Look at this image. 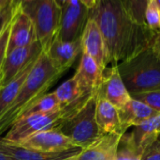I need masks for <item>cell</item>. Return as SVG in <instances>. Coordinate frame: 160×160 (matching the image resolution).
Listing matches in <instances>:
<instances>
[{"label":"cell","mask_w":160,"mask_h":160,"mask_svg":"<svg viewBox=\"0 0 160 160\" xmlns=\"http://www.w3.org/2000/svg\"><path fill=\"white\" fill-rule=\"evenodd\" d=\"M88 18L94 20L103 37L108 64L117 66L152 47L158 35L136 22L123 0H96Z\"/></svg>","instance_id":"cell-1"},{"label":"cell","mask_w":160,"mask_h":160,"mask_svg":"<svg viewBox=\"0 0 160 160\" xmlns=\"http://www.w3.org/2000/svg\"><path fill=\"white\" fill-rule=\"evenodd\" d=\"M62 74L53 67L47 53L43 51L17 96L0 116V135L9 129L37 100L47 93Z\"/></svg>","instance_id":"cell-2"},{"label":"cell","mask_w":160,"mask_h":160,"mask_svg":"<svg viewBox=\"0 0 160 160\" xmlns=\"http://www.w3.org/2000/svg\"><path fill=\"white\" fill-rule=\"evenodd\" d=\"M98 89L78 106L72 108H66L68 115L64 117L59 127V130L75 146L82 149L88 147L102 136L96 120Z\"/></svg>","instance_id":"cell-3"},{"label":"cell","mask_w":160,"mask_h":160,"mask_svg":"<svg viewBox=\"0 0 160 160\" xmlns=\"http://www.w3.org/2000/svg\"><path fill=\"white\" fill-rule=\"evenodd\" d=\"M117 69L130 94L160 90V59L152 47L119 63Z\"/></svg>","instance_id":"cell-4"},{"label":"cell","mask_w":160,"mask_h":160,"mask_svg":"<svg viewBox=\"0 0 160 160\" xmlns=\"http://www.w3.org/2000/svg\"><path fill=\"white\" fill-rule=\"evenodd\" d=\"M32 20L38 41L47 51L60 26L61 8L55 0H15Z\"/></svg>","instance_id":"cell-5"},{"label":"cell","mask_w":160,"mask_h":160,"mask_svg":"<svg viewBox=\"0 0 160 160\" xmlns=\"http://www.w3.org/2000/svg\"><path fill=\"white\" fill-rule=\"evenodd\" d=\"M67 111L64 108L44 115H31L18 120L2 140L8 143L21 144L37 133L60 127Z\"/></svg>","instance_id":"cell-6"},{"label":"cell","mask_w":160,"mask_h":160,"mask_svg":"<svg viewBox=\"0 0 160 160\" xmlns=\"http://www.w3.org/2000/svg\"><path fill=\"white\" fill-rule=\"evenodd\" d=\"M88 14L89 8L80 0H69L61 8L57 37L63 41H72L81 38Z\"/></svg>","instance_id":"cell-7"},{"label":"cell","mask_w":160,"mask_h":160,"mask_svg":"<svg viewBox=\"0 0 160 160\" xmlns=\"http://www.w3.org/2000/svg\"><path fill=\"white\" fill-rule=\"evenodd\" d=\"M42 52V46L40 42L37 41L28 46L20 47L8 53L0 71L1 87L15 78L22 70L34 62Z\"/></svg>","instance_id":"cell-8"},{"label":"cell","mask_w":160,"mask_h":160,"mask_svg":"<svg viewBox=\"0 0 160 160\" xmlns=\"http://www.w3.org/2000/svg\"><path fill=\"white\" fill-rule=\"evenodd\" d=\"M37 41V32L32 20L14 0L7 54L14 49L28 46Z\"/></svg>","instance_id":"cell-9"},{"label":"cell","mask_w":160,"mask_h":160,"mask_svg":"<svg viewBox=\"0 0 160 160\" xmlns=\"http://www.w3.org/2000/svg\"><path fill=\"white\" fill-rule=\"evenodd\" d=\"M82 150V148L73 147L61 152H42L8 143L0 139V152L10 160H73Z\"/></svg>","instance_id":"cell-10"},{"label":"cell","mask_w":160,"mask_h":160,"mask_svg":"<svg viewBox=\"0 0 160 160\" xmlns=\"http://www.w3.org/2000/svg\"><path fill=\"white\" fill-rule=\"evenodd\" d=\"M98 92L117 109L122 108L131 100L130 93L120 76L117 66L107 67L103 71Z\"/></svg>","instance_id":"cell-11"},{"label":"cell","mask_w":160,"mask_h":160,"mask_svg":"<svg viewBox=\"0 0 160 160\" xmlns=\"http://www.w3.org/2000/svg\"><path fill=\"white\" fill-rule=\"evenodd\" d=\"M53 67L64 74L75 62L77 57L82 53L81 38L72 41H63L57 36L45 51Z\"/></svg>","instance_id":"cell-12"},{"label":"cell","mask_w":160,"mask_h":160,"mask_svg":"<svg viewBox=\"0 0 160 160\" xmlns=\"http://www.w3.org/2000/svg\"><path fill=\"white\" fill-rule=\"evenodd\" d=\"M82 53L91 57L104 71L108 66L107 51L103 37L96 22L88 18L81 36Z\"/></svg>","instance_id":"cell-13"},{"label":"cell","mask_w":160,"mask_h":160,"mask_svg":"<svg viewBox=\"0 0 160 160\" xmlns=\"http://www.w3.org/2000/svg\"><path fill=\"white\" fill-rule=\"evenodd\" d=\"M19 145L42 152H61L77 147L58 128L37 133Z\"/></svg>","instance_id":"cell-14"},{"label":"cell","mask_w":160,"mask_h":160,"mask_svg":"<svg viewBox=\"0 0 160 160\" xmlns=\"http://www.w3.org/2000/svg\"><path fill=\"white\" fill-rule=\"evenodd\" d=\"M123 135L111 133L103 134L73 160H116L117 148Z\"/></svg>","instance_id":"cell-15"},{"label":"cell","mask_w":160,"mask_h":160,"mask_svg":"<svg viewBox=\"0 0 160 160\" xmlns=\"http://www.w3.org/2000/svg\"><path fill=\"white\" fill-rule=\"evenodd\" d=\"M118 113L121 124V131L124 135L129 127L138 126L159 112H157L143 103L131 98L126 106L118 109Z\"/></svg>","instance_id":"cell-16"},{"label":"cell","mask_w":160,"mask_h":160,"mask_svg":"<svg viewBox=\"0 0 160 160\" xmlns=\"http://www.w3.org/2000/svg\"><path fill=\"white\" fill-rule=\"evenodd\" d=\"M103 71L98 67L97 62L88 55L82 53L79 66L74 74L82 90L93 92L100 86Z\"/></svg>","instance_id":"cell-17"},{"label":"cell","mask_w":160,"mask_h":160,"mask_svg":"<svg viewBox=\"0 0 160 160\" xmlns=\"http://www.w3.org/2000/svg\"><path fill=\"white\" fill-rule=\"evenodd\" d=\"M129 134L135 149L141 156H142L144 150L148 146L159 140L160 112L140 125L135 126L134 130Z\"/></svg>","instance_id":"cell-18"},{"label":"cell","mask_w":160,"mask_h":160,"mask_svg":"<svg viewBox=\"0 0 160 160\" xmlns=\"http://www.w3.org/2000/svg\"><path fill=\"white\" fill-rule=\"evenodd\" d=\"M96 120L101 134H122L118 109L109 101L98 94Z\"/></svg>","instance_id":"cell-19"},{"label":"cell","mask_w":160,"mask_h":160,"mask_svg":"<svg viewBox=\"0 0 160 160\" xmlns=\"http://www.w3.org/2000/svg\"><path fill=\"white\" fill-rule=\"evenodd\" d=\"M54 93L60 104V107L66 108L82 100V98L91 94L92 92H88L82 90V88L73 75L71 78L68 79L63 84H61L54 91Z\"/></svg>","instance_id":"cell-20"},{"label":"cell","mask_w":160,"mask_h":160,"mask_svg":"<svg viewBox=\"0 0 160 160\" xmlns=\"http://www.w3.org/2000/svg\"><path fill=\"white\" fill-rule=\"evenodd\" d=\"M38 59V58H37ZM37 59L32 62L28 67L22 70L15 78H13L9 83L0 88V116L5 112L8 107L12 103L14 98L17 96L18 92L20 91L22 86L23 85L24 81L26 80L29 73L31 72L34 64L36 63Z\"/></svg>","instance_id":"cell-21"},{"label":"cell","mask_w":160,"mask_h":160,"mask_svg":"<svg viewBox=\"0 0 160 160\" xmlns=\"http://www.w3.org/2000/svg\"><path fill=\"white\" fill-rule=\"evenodd\" d=\"M62 108L60 104L56 98L54 91L47 92L43 96H41L38 100H37L22 116L27 117L31 115H44L54 112L58 109Z\"/></svg>","instance_id":"cell-22"},{"label":"cell","mask_w":160,"mask_h":160,"mask_svg":"<svg viewBox=\"0 0 160 160\" xmlns=\"http://www.w3.org/2000/svg\"><path fill=\"white\" fill-rule=\"evenodd\" d=\"M116 160H142V156L135 149L130 134H124L119 141Z\"/></svg>","instance_id":"cell-23"},{"label":"cell","mask_w":160,"mask_h":160,"mask_svg":"<svg viewBox=\"0 0 160 160\" xmlns=\"http://www.w3.org/2000/svg\"><path fill=\"white\" fill-rule=\"evenodd\" d=\"M150 0H123L128 11L136 22L142 25H146L144 14Z\"/></svg>","instance_id":"cell-24"},{"label":"cell","mask_w":160,"mask_h":160,"mask_svg":"<svg viewBox=\"0 0 160 160\" xmlns=\"http://www.w3.org/2000/svg\"><path fill=\"white\" fill-rule=\"evenodd\" d=\"M144 21L149 29L160 33V8L155 0H150L144 14Z\"/></svg>","instance_id":"cell-25"},{"label":"cell","mask_w":160,"mask_h":160,"mask_svg":"<svg viewBox=\"0 0 160 160\" xmlns=\"http://www.w3.org/2000/svg\"><path fill=\"white\" fill-rule=\"evenodd\" d=\"M132 99L143 103L157 112H160V90L142 93H131Z\"/></svg>","instance_id":"cell-26"},{"label":"cell","mask_w":160,"mask_h":160,"mask_svg":"<svg viewBox=\"0 0 160 160\" xmlns=\"http://www.w3.org/2000/svg\"><path fill=\"white\" fill-rule=\"evenodd\" d=\"M9 30H10V21L6 25V27L4 28L2 33L0 34V71H1L3 62L5 60V58L7 56V48H8V42Z\"/></svg>","instance_id":"cell-27"},{"label":"cell","mask_w":160,"mask_h":160,"mask_svg":"<svg viewBox=\"0 0 160 160\" xmlns=\"http://www.w3.org/2000/svg\"><path fill=\"white\" fill-rule=\"evenodd\" d=\"M142 160H160V140L156 141L144 150Z\"/></svg>","instance_id":"cell-28"},{"label":"cell","mask_w":160,"mask_h":160,"mask_svg":"<svg viewBox=\"0 0 160 160\" xmlns=\"http://www.w3.org/2000/svg\"><path fill=\"white\" fill-rule=\"evenodd\" d=\"M14 1V0H13ZM13 1L9 3L6 8H4L0 11V34L6 27V25L9 23L12 13H13Z\"/></svg>","instance_id":"cell-29"},{"label":"cell","mask_w":160,"mask_h":160,"mask_svg":"<svg viewBox=\"0 0 160 160\" xmlns=\"http://www.w3.org/2000/svg\"><path fill=\"white\" fill-rule=\"evenodd\" d=\"M152 50L156 54V56L160 59V33L156 37V39L153 42Z\"/></svg>","instance_id":"cell-30"},{"label":"cell","mask_w":160,"mask_h":160,"mask_svg":"<svg viewBox=\"0 0 160 160\" xmlns=\"http://www.w3.org/2000/svg\"><path fill=\"white\" fill-rule=\"evenodd\" d=\"M83 5H85L89 9L92 8L94 6H95V3H96V0H80Z\"/></svg>","instance_id":"cell-31"},{"label":"cell","mask_w":160,"mask_h":160,"mask_svg":"<svg viewBox=\"0 0 160 160\" xmlns=\"http://www.w3.org/2000/svg\"><path fill=\"white\" fill-rule=\"evenodd\" d=\"M13 0H0V6H2L3 8H6L9 3H11Z\"/></svg>","instance_id":"cell-32"},{"label":"cell","mask_w":160,"mask_h":160,"mask_svg":"<svg viewBox=\"0 0 160 160\" xmlns=\"http://www.w3.org/2000/svg\"><path fill=\"white\" fill-rule=\"evenodd\" d=\"M56 1V3H57V5L60 7V8H62L66 3H68L69 0H55Z\"/></svg>","instance_id":"cell-33"},{"label":"cell","mask_w":160,"mask_h":160,"mask_svg":"<svg viewBox=\"0 0 160 160\" xmlns=\"http://www.w3.org/2000/svg\"><path fill=\"white\" fill-rule=\"evenodd\" d=\"M0 160H10L8 157H7L6 155H4L3 153L0 152Z\"/></svg>","instance_id":"cell-34"},{"label":"cell","mask_w":160,"mask_h":160,"mask_svg":"<svg viewBox=\"0 0 160 160\" xmlns=\"http://www.w3.org/2000/svg\"><path fill=\"white\" fill-rule=\"evenodd\" d=\"M156 1V3L158 4V6L159 7V8H160V0H155Z\"/></svg>","instance_id":"cell-35"},{"label":"cell","mask_w":160,"mask_h":160,"mask_svg":"<svg viewBox=\"0 0 160 160\" xmlns=\"http://www.w3.org/2000/svg\"><path fill=\"white\" fill-rule=\"evenodd\" d=\"M3 8H3V7H2V6H0V11H1V10H2V9H3Z\"/></svg>","instance_id":"cell-36"},{"label":"cell","mask_w":160,"mask_h":160,"mask_svg":"<svg viewBox=\"0 0 160 160\" xmlns=\"http://www.w3.org/2000/svg\"><path fill=\"white\" fill-rule=\"evenodd\" d=\"M0 88H1V76H0Z\"/></svg>","instance_id":"cell-37"}]
</instances>
